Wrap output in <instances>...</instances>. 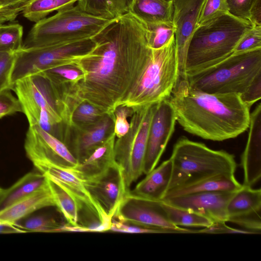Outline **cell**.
<instances>
[{"instance_id":"24","label":"cell","mask_w":261,"mask_h":261,"mask_svg":"<svg viewBox=\"0 0 261 261\" xmlns=\"http://www.w3.org/2000/svg\"><path fill=\"white\" fill-rule=\"evenodd\" d=\"M258 210H261L260 189H254L243 185L230 199L226 206L228 219Z\"/></svg>"},{"instance_id":"7","label":"cell","mask_w":261,"mask_h":261,"mask_svg":"<svg viewBox=\"0 0 261 261\" xmlns=\"http://www.w3.org/2000/svg\"><path fill=\"white\" fill-rule=\"evenodd\" d=\"M13 90L29 126L37 125L52 134L54 127L62 120L55 76L46 71L31 74L16 81Z\"/></svg>"},{"instance_id":"37","label":"cell","mask_w":261,"mask_h":261,"mask_svg":"<svg viewBox=\"0 0 261 261\" xmlns=\"http://www.w3.org/2000/svg\"><path fill=\"white\" fill-rule=\"evenodd\" d=\"M261 210H258L241 215L230 217L228 222L235 223L242 227L248 229L253 233L261 231Z\"/></svg>"},{"instance_id":"18","label":"cell","mask_w":261,"mask_h":261,"mask_svg":"<svg viewBox=\"0 0 261 261\" xmlns=\"http://www.w3.org/2000/svg\"><path fill=\"white\" fill-rule=\"evenodd\" d=\"M174 166L170 158L146 174L129 192L149 199L161 201L173 188Z\"/></svg>"},{"instance_id":"21","label":"cell","mask_w":261,"mask_h":261,"mask_svg":"<svg viewBox=\"0 0 261 261\" xmlns=\"http://www.w3.org/2000/svg\"><path fill=\"white\" fill-rule=\"evenodd\" d=\"M115 134L107 139L73 169L69 170L81 180L95 176L107 169L115 161Z\"/></svg>"},{"instance_id":"34","label":"cell","mask_w":261,"mask_h":261,"mask_svg":"<svg viewBox=\"0 0 261 261\" xmlns=\"http://www.w3.org/2000/svg\"><path fill=\"white\" fill-rule=\"evenodd\" d=\"M261 48V25H253L240 39L232 54Z\"/></svg>"},{"instance_id":"44","label":"cell","mask_w":261,"mask_h":261,"mask_svg":"<svg viewBox=\"0 0 261 261\" xmlns=\"http://www.w3.org/2000/svg\"><path fill=\"white\" fill-rule=\"evenodd\" d=\"M44 71L61 76L69 81H74L77 80L81 75L80 70L73 68H65V67H56Z\"/></svg>"},{"instance_id":"2","label":"cell","mask_w":261,"mask_h":261,"mask_svg":"<svg viewBox=\"0 0 261 261\" xmlns=\"http://www.w3.org/2000/svg\"><path fill=\"white\" fill-rule=\"evenodd\" d=\"M168 99L184 129L203 139L224 141L249 127L250 108L239 94L207 93L182 80L176 82Z\"/></svg>"},{"instance_id":"5","label":"cell","mask_w":261,"mask_h":261,"mask_svg":"<svg viewBox=\"0 0 261 261\" xmlns=\"http://www.w3.org/2000/svg\"><path fill=\"white\" fill-rule=\"evenodd\" d=\"M261 73V48L232 54L220 62L187 76L192 89L210 94L244 93Z\"/></svg>"},{"instance_id":"12","label":"cell","mask_w":261,"mask_h":261,"mask_svg":"<svg viewBox=\"0 0 261 261\" xmlns=\"http://www.w3.org/2000/svg\"><path fill=\"white\" fill-rule=\"evenodd\" d=\"M24 147L27 157L34 166L50 164L70 170L78 164L63 142L37 125L29 126Z\"/></svg>"},{"instance_id":"22","label":"cell","mask_w":261,"mask_h":261,"mask_svg":"<svg viewBox=\"0 0 261 261\" xmlns=\"http://www.w3.org/2000/svg\"><path fill=\"white\" fill-rule=\"evenodd\" d=\"M174 2L167 0H132L128 12L146 24L172 22Z\"/></svg>"},{"instance_id":"9","label":"cell","mask_w":261,"mask_h":261,"mask_svg":"<svg viewBox=\"0 0 261 261\" xmlns=\"http://www.w3.org/2000/svg\"><path fill=\"white\" fill-rule=\"evenodd\" d=\"M158 103L134 112L128 132L114 143L115 161L122 170L129 190L143 173L150 126Z\"/></svg>"},{"instance_id":"11","label":"cell","mask_w":261,"mask_h":261,"mask_svg":"<svg viewBox=\"0 0 261 261\" xmlns=\"http://www.w3.org/2000/svg\"><path fill=\"white\" fill-rule=\"evenodd\" d=\"M123 222L156 228L168 229L177 233H193L197 230L183 228L169 220L161 201L134 195L128 192L113 217Z\"/></svg>"},{"instance_id":"13","label":"cell","mask_w":261,"mask_h":261,"mask_svg":"<svg viewBox=\"0 0 261 261\" xmlns=\"http://www.w3.org/2000/svg\"><path fill=\"white\" fill-rule=\"evenodd\" d=\"M82 181L92 198L111 218L129 191L122 170L116 161L101 173Z\"/></svg>"},{"instance_id":"26","label":"cell","mask_w":261,"mask_h":261,"mask_svg":"<svg viewBox=\"0 0 261 261\" xmlns=\"http://www.w3.org/2000/svg\"><path fill=\"white\" fill-rule=\"evenodd\" d=\"M132 0H79L77 5L84 11L107 19H114L128 12Z\"/></svg>"},{"instance_id":"8","label":"cell","mask_w":261,"mask_h":261,"mask_svg":"<svg viewBox=\"0 0 261 261\" xmlns=\"http://www.w3.org/2000/svg\"><path fill=\"white\" fill-rule=\"evenodd\" d=\"M170 158L174 166L173 188L204 176L234 174L237 167L233 154L223 150H213L185 137L175 143Z\"/></svg>"},{"instance_id":"15","label":"cell","mask_w":261,"mask_h":261,"mask_svg":"<svg viewBox=\"0 0 261 261\" xmlns=\"http://www.w3.org/2000/svg\"><path fill=\"white\" fill-rule=\"evenodd\" d=\"M205 0H174L173 23L178 60L177 81L187 80L186 61L188 46L197 27Z\"/></svg>"},{"instance_id":"19","label":"cell","mask_w":261,"mask_h":261,"mask_svg":"<svg viewBox=\"0 0 261 261\" xmlns=\"http://www.w3.org/2000/svg\"><path fill=\"white\" fill-rule=\"evenodd\" d=\"M242 187L234 174L212 175L188 180L167 192L163 200L197 193L236 192Z\"/></svg>"},{"instance_id":"14","label":"cell","mask_w":261,"mask_h":261,"mask_svg":"<svg viewBox=\"0 0 261 261\" xmlns=\"http://www.w3.org/2000/svg\"><path fill=\"white\" fill-rule=\"evenodd\" d=\"M168 98L158 102L151 120L143 167L145 174L156 167L174 130L176 117Z\"/></svg>"},{"instance_id":"4","label":"cell","mask_w":261,"mask_h":261,"mask_svg":"<svg viewBox=\"0 0 261 261\" xmlns=\"http://www.w3.org/2000/svg\"><path fill=\"white\" fill-rule=\"evenodd\" d=\"M178 75L174 36L164 46L152 48L142 72L121 106L133 112L168 98Z\"/></svg>"},{"instance_id":"25","label":"cell","mask_w":261,"mask_h":261,"mask_svg":"<svg viewBox=\"0 0 261 261\" xmlns=\"http://www.w3.org/2000/svg\"><path fill=\"white\" fill-rule=\"evenodd\" d=\"M112 119L106 115L102 120L83 135L76 143L71 153L78 163L104 142L106 134L110 126Z\"/></svg>"},{"instance_id":"31","label":"cell","mask_w":261,"mask_h":261,"mask_svg":"<svg viewBox=\"0 0 261 261\" xmlns=\"http://www.w3.org/2000/svg\"><path fill=\"white\" fill-rule=\"evenodd\" d=\"M23 27L18 23L0 27V52L15 53L22 46Z\"/></svg>"},{"instance_id":"23","label":"cell","mask_w":261,"mask_h":261,"mask_svg":"<svg viewBox=\"0 0 261 261\" xmlns=\"http://www.w3.org/2000/svg\"><path fill=\"white\" fill-rule=\"evenodd\" d=\"M47 185V177L41 172L27 173L4 190L0 199V211L10 206Z\"/></svg>"},{"instance_id":"45","label":"cell","mask_w":261,"mask_h":261,"mask_svg":"<svg viewBox=\"0 0 261 261\" xmlns=\"http://www.w3.org/2000/svg\"><path fill=\"white\" fill-rule=\"evenodd\" d=\"M22 12L21 10L14 7L0 5V24L14 20Z\"/></svg>"},{"instance_id":"33","label":"cell","mask_w":261,"mask_h":261,"mask_svg":"<svg viewBox=\"0 0 261 261\" xmlns=\"http://www.w3.org/2000/svg\"><path fill=\"white\" fill-rule=\"evenodd\" d=\"M229 13L226 0H205L197 26L204 24L223 15Z\"/></svg>"},{"instance_id":"46","label":"cell","mask_w":261,"mask_h":261,"mask_svg":"<svg viewBox=\"0 0 261 261\" xmlns=\"http://www.w3.org/2000/svg\"><path fill=\"white\" fill-rule=\"evenodd\" d=\"M248 20L253 25H261V0H256L253 5Z\"/></svg>"},{"instance_id":"29","label":"cell","mask_w":261,"mask_h":261,"mask_svg":"<svg viewBox=\"0 0 261 261\" xmlns=\"http://www.w3.org/2000/svg\"><path fill=\"white\" fill-rule=\"evenodd\" d=\"M77 2L78 0H33L22 13L28 20L36 23L50 13L71 7Z\"/></svg>"},{"instance_id":"35","label":"cell","mask_w":261,"mask_h":261,"mask_svg":"<svg viewBox=\"0 0 261 261\" xmlns=\"http://www.w3.org/2000/svg\"><path fill=\"white\" fill-rule=\"evenodd\" d=\"M15 53L0 52V91L12 90L11 76Z\"/></svg>"},{"instance_id":"3","label":"cell","mask_w":261,"mask_h":261,"mask_svg":"<svg viewBox=\"0 0 261 261\" xmlns=\"http://www.w3.org/2000/svg\"><path fill=\"white\" fill-rule=\"evenodd\" d=\"M253 25L230 13L195 30L188 48L187 76L208 68L231 55L241 37Z\"/></svg>"},{"instance_id":"41","label":"cell","mask_w":261,"mask_h":261,"mask_svg":"<svg viewBox=\"0 0 261 261\" xmlns=\"http://www.w3.org/2000/svg\"><path fill=\"white\" fill-rule=\"evenodd\" d=\"M256 0H226L228 12L240 19L248 20L250 11Z\"/></svg>"},{"instance_id":"16","label":"cell","mask_w":261,"mask_h":261,"mask_svg":"<svg viewBox=\"0 0 261 261\" xmlns=\"http://www.w3.org/2000/svg\"><path fill=\"white\" fill-rule=\"evenodd\" d=\"M236 192L213 191L197 193L162 201L175 206L203 215L214 222L226 223L228 221L227 204Z\"/></svg>"},{"instance_id":"48","label":"cell","mask_w":261,"mask_h":261,"mask_svg":"<svg viewBox=\"0 0 261 261\" xmlns=\"http://www.w3.org/2000/svg\"><path fill=\"white\" fill-rule=\"evenodd\" d=\"M0 5H4V6H9V7H14V8H15L19 9L21 10L22 11L24 10V9H23L22 8L18 7H16V6H12V5L7 4V3H6V2H5L4 0H0Z\"/></svg>"},{"instance_id":"30","label":"cell","mask_w":261,"mask_h":261,"mask_svg":"<svg viewBox=\"0 0 261 261\" xmlns=\"http://www.w3.org/2000/svg\"><path fill=\"white\" fill-rule=\"evenodd\" d=\"M64 225L51 216L39 215L16 222L14 226L22 232H57L63 231Z\"/></svg>"},{"instance_id":"49","label":"cell","mask_w":261,"mask_h":261,"mask_svg":"<svg viewBox=\"0 0 261 261\" xmlns=\"http://www.w3.org/2000/svg\"><path fill=\"white\" fill-rule=\"evenodd\" d=\"M4 189L0 187V199L3 195V192H4Z\"/></svg>"},{"instance_id":"39","label":"cell","mask_w":261,"mask_h":261,"mask_svg":"<svg viewBox=\"0 0 261 261\" xmlns=\"http://www.w3.org/2000/svg\"><path fill=\"white\" fill-rule=\"evenodd\" d=\"M103 115L94 106L84 102L78 106L72 114V118L81 122H92Z\"/></svg>"},{"instance_id":"43","label":"cell","mask_w":261,"mask_h":261,"mask_svg":"<svg viewBox=\"0 0 261 261\" xmlns=\"http://www.w3.org/2000/svg\"><path fill=\"white\" fill-rule=\"evenodd\" d=\"M197 232L206 233H253L246 230H241L230 227L225 224V222H214L209 227L197 230Z\"/></svg>"},{"instance_id":"1","label":"cell","mask_w":261,"mask_h":261,"mask_svg":"<svg viewBox=\"0 0 261 261\" xmlns=\"http://www.w3.org/2000/svg\"><path fill=\"white\" fill-rule=\"evenodd\" d=\"M92 39L95 45L90 50L59 66H71L81 72L77 80L67 82L69 88L62 98L73 104L72 113L87 102L114 121L115 110L127 97L150 53L147 27L127 12Z\"/></svg>"},{"instance_id":"51","label":"cell","mask_w":261,"mask_h":261,"mask_svg":"<svg viewBox=\"0 0 261 261\" xmlns=\"http://www.w3.org/2000/svg\"><path fill=\"white\" fill-rule=\"evenodd\" d=\"M2 24H0V27H1V25Z\"/></svg>"},{"instance_id":"6","label":"cell","mask_w":261,"mask_h":261,"mask_svg":"<svg viewBox=\"0 0 261 261\" xmlns=\"http://www.w3.org/2000/svg\"><path fill=\"white\" fill-rule=\"evenodd\" d=\"M118 18L110 19L95 16L83 11L76 4L36 22L27 35L22 47L91 38Z\"/></svg>"},{"instance_id":"28","label":"cell","mask_w":261,"mask_h":261,"mask_svg":"<svg viewBox=\"0 0 261 261\" xmlns=\"http://www.w3.org/2000/svg\"><path fill=\"white\" fill-rule=\"evenodd\" d=\"M161 202L169 221L177 226L205 228L214 223L207 217L196 212L175 206L162 200Z\"/></svg>"},{"instance_id":"32","label":"cell","mask_w":261,"mask_h":261,"mask_svg":"<svg viewBox=\"0 0 261 261\" xmlns=\"http://www.w3.org/2000/svg\"><path fill=\"white\" fill-rule=\"evenodd\" d=\"M146 25L148 44L150 48L157 49L164 46L175 35L173 22H162Z\"/></svg>"},{"instance_id":"20","label":"cell","mask_w":261,"mask_h":261,"mask_svg":"<svg viewBox=\"0 0 261 261\" xmlns=\"http://www.w3.org/2000/svg\"><path fill=\"white\" fill-rule=\"evenodd\" d=\"M49 206H55V203L47 183L46 186L0 211V222L14 226L35 211Z\"/></svg>"},{"instance_id":"17","label":"cell","mask_w":261,"mask_h":261,"mask_svg":"<svg viewBox=\"0 0 261 261\" xmlns=\"http://www.w3.org/2000/svg\"><path fill=\"white\" fill-rule=\"evenodd\" d=\"M247 143L242 154L243 186L252 187L261 177V104L250 113Z\"/></svg>"},{"instance_id":"52","label":"cell","mask_w":261,"mask_h":261,"mask_svg":"<svg viewBox=\"0 0 261 261\" xmlns=\"http://www.w3.org/2000/svg\"><path fill=\"white\" fill-rule=\"evenodd\" d=\"M79 1V0H78V1Z\"/></svg>"},{"instance_id":"38","label":"cell","mask_w":261,"mask_h":261,"mask_svg":"<svg viewBox=\"0 0 261 261\" xmlns=\"http://www.w3.org/2000/svg\"><path fill=\"white\" fill-rule=\"evenodd\" d=\"M17 112H22L19 100L11 90L0 91V119Z\"/></svg>"},{"instance_id":"36","label":"cell","mask_w":261,"mask_h":261,"mask_svg":"<svg viewBox=\"0 0 261 261\" xmlns=\"http://www.w3.org/2000/svg\"><path fill=\"white\" fill-rule=\"evenodd\" d=\"M110 230L124 233H177L171 229L144 227L123 222L114 218L112 219Z\"/></svg>"},{"instance_id":"47","label":"cell","mask_w":261,"mask_h":261,"mask_svg":"<svg viewBox=\"0 0 261 261\" xmlns=\"http://www.w3.org/2000/svg\"><path fill=\"white\" fill-rule=\"evenodd\" d=\"M7 4L25 9L33 0H4Z\"/></svg>"},{"instance_id":"27","label":"cell","mask_w":261,"mask_h":261,"mask_svg":"<svg viewBox=\"0 0 261 261\" xmlns=\"http://www.w3.org/2000/svg\"><path fill=\"white\" fill-rule=\"evenodd\" d=\"M46 176L55 206L65 218L68 224L73 226H77L78 208L76 201L56 181Z\"/></svg>"},{"instance_id":"40","label":"cell","mask_w":261,"mask_h":261,"mask_svg":"<svg viewBox=\"0 0 261 261\" xmlns=\"http://www.w3.org/2000/svg\"><path fill=\"white\" fill-rule=\"evenodd\" d=\"M133 110L127 107L120 106L115 111L114 134L118 138L125 135L129 130L130 124L127 117Z\"/></svg>"},{"instance_id":"42","label":"cell","mask_w":261,"mask_h":261,"mask_svg":"<svg viewBox=\"0 0 261 261\" xmlns=\"http://www.w3.org/2000/svg\"><path fill=\"white\" fill-rule=\"evenodd\" d=\"M242 100L250 109L257 101L261 98V73L253 80L246 90L240 95Z\"/></svg>"},{"instance_id":"50","label":"cell","mask_w":261,"mask_h":261,"mask_svg":"<svg viewBox=\"0 0 261 261\" xmlns=\"http://www.w3.org/2000/svg\"><path fill=\"white\" fill-rule=\"evenodd\" d=\"M167 1H174V0H167Z\"/></svg>"},{"instance_id":"10","label":"cell","mask_w":261,"mask_h":261,"mask_svg":"<svg viewBox=\"0 0 261 261\" xmlns=\"http://www.w3.org/2000/svg\"><path fill=\"white\" fill-rule=\"evenodd\" d=\"M94 45L91 38L61 44L21 47L15 53L12 84L27 76L57 67L65 59L90 50Z\"/></svg>"}]
</instances>
